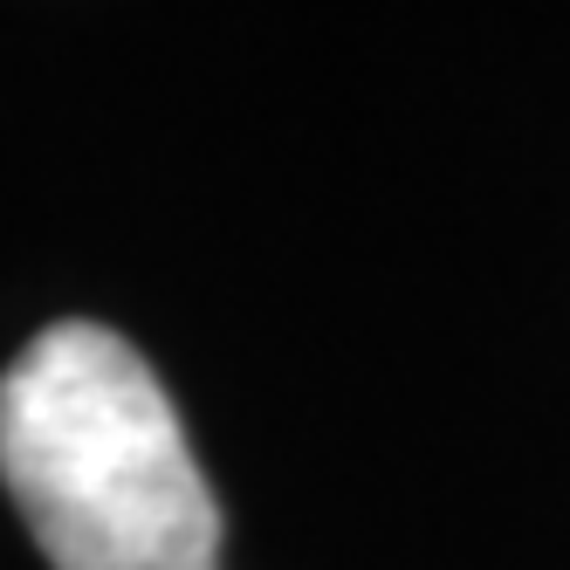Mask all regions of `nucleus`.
<instances>
[{"instance_id": "1", "label": "nucleus", "mask_w": 570, "mask_h": 570, "mask_svg": "<svg viewBox=\"0 0 570 570\" xmlns=\"http://www.w3.org/2000/svg\"><path fill=\"white\" fill-rule=\"evenodd\" d=\"M0 481L56 570H220V502L151 364L56 323L0 379Z\"/></svg>"}]
</instances>
